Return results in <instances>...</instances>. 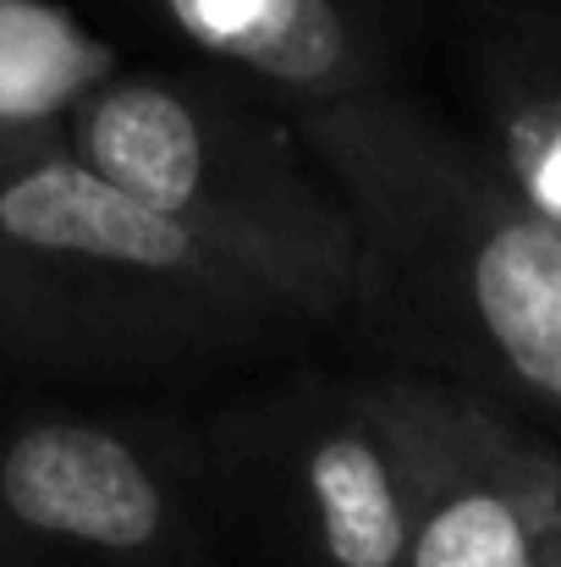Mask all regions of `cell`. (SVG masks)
Instances as JSON below:
<instances>
[{"instance_id":"obj_1","label":"cell","mask_w":561,"mask_h":567,"mask_svg":"<svg viewBox=\"0 0 561 567\" xmlns=\"http://www.w3.org/2000/svg\"><path fill=\"white\" fill-rule=\"evenodd\" d=\"M353 209L347 331L561 452V226L402 89L287 105Z\"/></svg>"},{"instance_id":"obj_2","label":"cell","mask_w":561,"mask_h":567,"mask_svg":"<svg viewBox=\"0 0 561 567\" xmlns=\"http://www.w3.org/2000/svg\"><path fill=\"white\" fill-rule=\"evenodd\" d=\"M320 326L172 215L89 172L66 138L0 166V359L83 385L259 370Z\"/></svg>"},{"instance_id":"obj_3","label":"cell","mask_w":561,"mask_h":567,"mask_svg":"<svg viewBox=\"0 0 561 567\" xmlns=\"http://www.w3.org/2000/svg\"><path fill=\"white\" fill-rule=\"evenodd\" d=\"M66 150L270 281L320 331L347 326L353 209L292 111L237 72L116 66L72 116Z\"/></svg>"},{"instance_id":"obj_4","label":"cell","mask_w":561,"mask_h":567,"mask_svg":"<svg viewBox=\"0 0 561 567\" xmlns=\"http://www.w3.org/2000/svg\"><path fill=\"white\" fill-rule=\"evenodd\" d=\"M440 385L396 370L287 375L204 419L226 535L276 567H402Z\"/></svg>"},{"instance_id":"obj_5","label":"cell","mask_w":561,"mask_h":567,"mask_svg":"<svg viewBox=\"0 0 561 567\" xmlns=\"http://www.w3.org/2000/svg\"><path fill=\"white\" fill-rule=\"evenodd\" d=\"M204 424L22 408L0 419V567H215Z\"/></svg>"},{"instance_id":"obj_6","label":"cell","mask_w":561,"mask_h":567,"mask_svg":"<svg viewBox=\"0 0 561 567\" xmlns=\"http://www.w3.org/2000/svg\"><path fill=\"white\" fill-rule=\"evenodd\" d=\"M187 50L281 105L402 89V50L440 0H144Z\"/></svg>"},{"instance_id":"obj_7","label":"cell","mask_w":561,"mask_h":567,"mask_svg":"<svg viewBox=\"0 0 561 567\" xmlns=\"http://www.w3.org/2000/svg\"><path fill=\"white\" fill-rule=\"evenodd\" d=\"M561 452L440 385L402 567H557Z\"/></svg>"},{"instance_id":"obj_8","label":"cell","mask_w":561,"mask_h":567,"mask_svg":"<svg viewBox=\"0 0 561 567\" xmlns=\"http://www.w3.org/2000/svg\"><path fill=\"white\" fill-rule=\"evenodd\" d=\"M468 138L561 226V6L557 0H440Z\"/></svg>"},{"instance_id":"obj_9","label":"cell","mask_w":561,"mask_h":567,"mask_svg":"<svg viewBox=\"0 0 561 567\" xmlns=\"http://www.w3.org/2000/svg\"><path fill=\"white\" fill-rule=\"evenodd\" d=\"M116 50L55 0H0V144H55L66 116L116 72Z\"/></svg>"},{"instance_id":"obj_10","label":"cell","mask_w":561,"mask_h":567,"mask_svg":"<svg viewBox=\"0 0 561 567\" xmlns=\"http://www.w3.org/2000/svg\"><path fill=\"white\" fill-rule=\"evenodd\" d=\"M6 155H11V150H6V144H0V166H6Z\"/></svg>"},{"instance_id":"obj_11","label":"cell","mask_w":561,"mask_h":567,"mask_svg":"<svg viewBox=\"0 0 561 567\" xmlns=\"http://www.w3.org/2000/svg\"><path fill=\"white\" fill-rule=\"evenodd\" d=\"M557 567H561V546H557Z\"/></svg>"},{"instance_id":"obj_12","label":"cell","mask_w":561,"mask_h":567,"mask_svg":"<svg viewBox=\"0 0 561 567\" xmlns=\"http://www.w3.org/2000/svg\"><path fill=\"white\" fill-rule=\"evenodd\" d=\"M557 6H561V0H557Z\"/></svg>"}]
</instances>
